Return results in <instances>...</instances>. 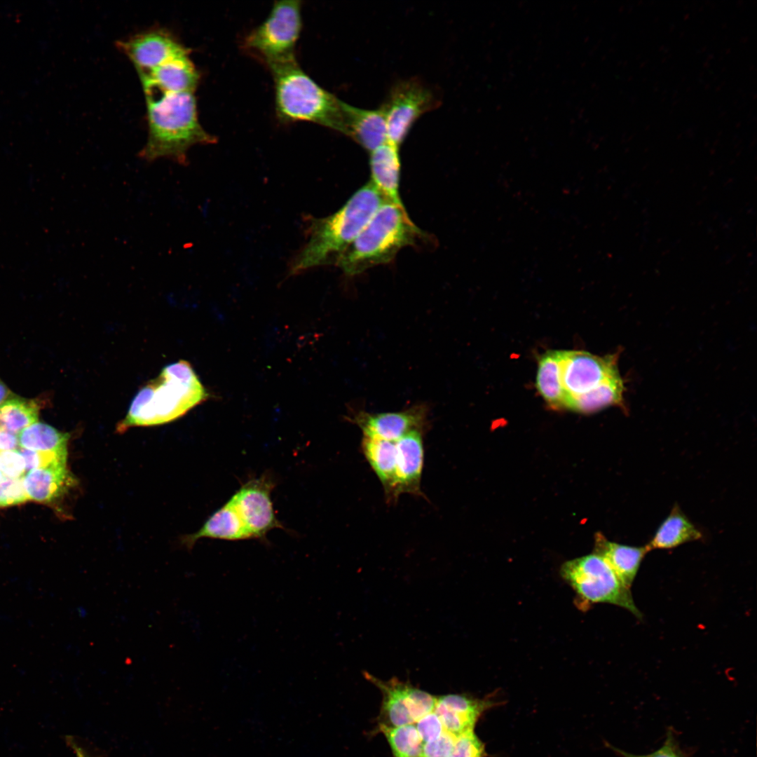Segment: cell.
I'll return each mask as SVG.
<instances>
[{"label":"cell","instance_id":"obj_1","mask_svg":"<svg viewBox=\"0 0 757 757\" xmlns=\"http://www.w3.org/2000/svg\"><path fill=\"white\" fill-rule=\"evenodd\" d=\"M388 201L369 182L335 213L308 220V240L293 259L289 275L313 267L336 264L378 209Z\"/></svg>","mask_w":757,"mask_h":757},{"label":"cell","instance_id":"obj_2","mask_svg":"<svg viewBox=\"0 0 757 757\" xmlns=\"http://www.w3.org/2000/svg\"><path fill=\"white\" fill-rule=\"evenodd\" d=\"M146 95L148 137L139 157L152 162L166 158L182 165L196 144H210L217 138L201 125L195 93H161Z\"/></svg>","mask_w":757,"mask_h":757},{"label":"cell","instance_id":"obj_3","mask_svg":"<svg viewBox=\"0 0 757 757\" xmlns=\"http://www.w3.org/2000/svg\"><path fill=\"white\" fill-rule=\"evenodd\" d=\"M208 396L189 362L179 360L170 364L139 389L116 431L120 433L132 427L171 422L205 401Z\"/></svg>","mask_w":757,"mask_h":757},{"label":"cell","instance_id":"obj_4","mask_svg":"<svg viewBox=\"0 0 757 757\" xmlns=\"http://www.w3.org/2000/svg\"><path fill=\"white\" fill-rule=\"evenodd\" d=\"M430 238L411 221L404 206L386 201L335 265L348 275H357L392 261L404 247L425 243Z\"/></svg>","mask_w":757,"mask_h":757},{"label":"cell","instance_id":"obj_5","mask_svg":"<svg viewBox=\"0 0 757 757\" xmlns=\"http://www.w3.org/2000/svg\"><path fill=\"white\" fill-rule=\"evenodd\" d=\"M269 69L274 83L275 113L280 121H306L343 133V101L319 86L297 60Z\"/></svg>","mask_w":757,"mask_h":757},{"label":"cell","instance_id":"obj_6","mask_svg":"<svg viewBox=\"0 0 757 757\" xmlns=\"http://www.w3.org/2000/svg\"><path fill=\"white\" fill-rule=\"evenodd\" d=\"M302 29L301 1H275L268 15L244 38L243 48L271 69L296 61Z\"/></svg>","mask_w":757,"mask_h":757},{"label":"cell","instance_id":"obj_7","mask_svg":"<svg viewBox=\"0 0 757 757\" xmlns=\"http://www.w3.org/2000/svg\"><path fill=\"white\" fill-rule=\"evenodd\" d=\"M562 578L576 592L584 606L607 603L628 610L641 618L630 588L625 586L605 559L596 553L565 562Z\"/></svg>","mask_w":757,"mask_h":757},{"label":"cell","instance_id":"obj_8","mask_svg":"<svg viewBox=\"0 0 757 757\" xmlns=\"http://www.w3.org/2000/svg\"><path fill=\"white\" fill-rule=\"evenodd\" d=\"M439 104L435 93L419 79L395 83L381 105L386 120L388 142L399 147L415 122Z\"/></svg>","mask_w":757,"mask_h":757},{"label":"cell","instance_id":"obj_9","mask_svg":"<svg viewBox=\"0 0 757 757\" xmlns=\"http://www.w3.org/2000/svg\"><path fill=\"white\" fill-rule=\"evenodd\" d=\"M363 674L382 695L378 725L397 727L414 724L434 711L437 697L409 682L395 677L383 681L367 671Z\"/></svg>","mask_w":757,"mask_h":757},{"label":"cell","instance_id":"obj_10","mask_svg":"<svg viewBox=\"0 0 757 757\" xmlns=\"http://www.w3.org/2000/svg\"><path fill=\"white\" fill-rule=\"evenodd\" d=\"M620 353L603 357L582 350H561V378L564 409L572 398L585 393L619 371Z\"/></svg>","mask_w":757,"mask_h":757},{"label":"cell","instance_id":"obj_11","mask_svg":"<svg viewBox=\"0 0 757 757\" xmlns=\"http://www.w3.org/2000/svg\"><path fill=\"white\" fill-rule=\"evenodd\" d=\"M116 46L132 62L139 76L145 75L174 57L190 54L168 29L151 28L116 42Z\"/></svg>","mask_w":757,"mask_h":757},{"label":"cell","instance_id":"obj_12","mask_svg":"<svg viewBox=\"0 0 757 757\" xmlns=\"http://www.w3.org/2000/svg\"><path fill=\"white\" fill-rule=\"evenodd\" d=\"M274 486L271 477L262 475L243 484L229 500L251 538L263 540L269 531L284 528L275 514L271 498Z\"/></svg>","mask_w":757,"mask_h":757},{"label":"cell","instance_id":"obj_13","mask_svg":"<svg viewBox=\"0 0 757 757\" xmlns=\"http://www.w3.org/2000/svg\"><path fill=\"white\" fill-rule=\"evenodd\" d=\"M428 411L425 404H416L405 410L393 412L357 411L347 419L360 428L364 437L397 441L414 430L425 432L428 426Z\"/></svg>","mask_w":757,"mask_h":757},{"label":"cell","instance_id":"obj_14","mask_svg":"<svg viewBox=\"0 0 757 757\" xmlns=\"http://www.w3.org/2000/svg\"><path fill=\"white\" fill-rule=\"evenodd\" d=\"M498 704L493 696L481 699L466 694H448L437 697L434 712L444 730L458 737L474 730L482 714Z\"/></svg>","mask_w":757,"mask_h":757},{"label":"cell","instance_id":"obj_15","mask_svg":"<svg viewBox=\"0 0 757 757\" xmlns=\"http://www.w3.org/2000/svg\"><path fill=\"white\" fill-rule=\"evenodd\" d=\"M189 55L170 59L149 74L139 76L144 93H195L200 74Z\"/></svg>","mask_w":757,"mask_h":757},{"label":"cell","instance_id":"obj_16","mask_svg":"<svg viewBox=\"0 0 757 757\" xmlns=\"http://www.w3.org/2000/svg\"><path fill=\"white\" fill-rule=\"evenodd\" d=\"M343 135L371 152L388 142L383 107L364 109L342 102Z\"/></svg>","mask_w":757,"mask_h":757},{"label":"cell","instance_id":"obj_17","mask_svg":"<svg viewBox=\"0 0 757 757\" xmlns=\"http://www.w3.org/2000/svg\"><path fill=\"white\" fill-rule=\"evenodd\" d=\"M423 432L414 430L395 441L397 497L403 493L422 495Z\"/></svg>","mask_w":757,"mask_h":757},{"label":"cell","instance_id":"obj_18","mask_svg":"<svg viewBox=\"0 0 757 757\" xmlns=\"http://www.w3.org/2000/svg\"><path fill=\"white\" fill-rule=\"evenodd\" d=\"M371 182L386 200L404 206L400 195L401 162L399 147L386 142L369 154Z\"/></svg>","mask_w":757,"mask_h":757},{"label":"cell","instance_id":"obj_19","mask_svg":"<svg viewBox=\"0 0 757 757\" xmlns=\"http://www.w3.org/2000/svg\"><path fill=\"white\" fill-rule=\"evenodd\" d=\"M362 453L379 479L388 501L397 500L395 441L362 437Z\"/></svg>","mask_w":757,"mask_h":757},{"label":"cell","instance_id":"obj_20","mask_svg":"<svg viewBox=\"0 0 757 757\" xmlns=\"http://www.w3.org/2000/svg\"><path fill=\"white\" fill-rule=\"evenodd\" d=\"M595 552L608 564L622 582L630 588L640 565L650 551L647 545L630 546L608 540L601 533L595 537Z\"/></svg>","mask_w":757,"mask_h":757},{"label":"cell","instance_id":"obj_21","mask_svg":"<svg viewBox=\"0 0 757 757\" xmlns=\"http://www.w3.org/2000/svg\"><path fill=\"white\" fill-rule=\"evenodd\" d=\"M22 480L28 498L45 503L61 497L74 482L67 465L32 470Z\"/></svg>","mask_w":757,"mask_h":757},{"label":"cell","instance_id":"obj_22","mask_svg":"<svg viewBox=\"0 0 757 757\" xmlns=\"http://www.w3.org/2000/svg\"><path fill=\"white\" fill-rule=\"evenodd\" d=\"M203 538L238 540L251 538V536L235 507L229 500L211 515L198 531L186 536L183 544L191 550L198 539Z\"/></svg>","mask_w":757,"mask_h":757},{"label":"cell","instance_id":"obj_23","mask_svg":"<svg viewBox=\"0 0 757 757\" xmlns=\"http://www.w3.org/2000/svg\"><path fill=\"white\" fill-rule=\"evenodd\" d=\"M625 382L617 371L589 391L571 399L565 409L585 414L594 413L611 406L625 409Z\"/></svg>","mask_w":757,"mask_h":757},{"label":"cell","instance_id":"obj_24","mask_svg":"<svg viewBox=\"0 0 757 757\" xmlns=\"http://www.w3.org/2000/svg\"><path fill=\"white\" fill-rule=\"evenodd\" d=\"M702 538V532L676 505L658 526L652 539L646 545L650 550H667L688 542L700 540Z\"/></svg>","mask_w":757,"mask_h":757},{"label":"cell","instance_id":"obj_25","mask_svg":"<svg viewBox=\"0 0 757 757\" xmlns=\"http://www.w3.org/2000/svg\"><path fill=\"white\" fill-rule=\"evenodd\" d=\"M536 388L545 402L553 409H564V393L561 378V350H550L538 363Z\"/></svg>","mask_w":757,"mask_h":757},{"label":"cell","instance_id":"obj_26","mask_svg":"<svg viewBox=\"0 0 757 757\" xmlns=\"http://www.w3.org/2000/svg\"><path fill=\"white\" fill-rule=\"evenodd\" d=\"M39 404L12 395L0 404V430L16 434L36 422Z\"/></svg>","mask_w":757,"mask_h":757},{"label":"cell","instance_id":"obj_27","mask_svg":"<svg viewBox=\"0 0 757 757\" xmlns=\"http://www.w3.org/2000/svg\"><path fill=\"white\" fill-rule=\"evenodd\" d=\"M69 435L43 423L36 422L18 435L21 448L37 451L67 452Z\"/></svg>","mask_w":757,"mask_h":757},{"label":"cell","instance_id":"obj_28","mask_svg":"<svg viewBox=\"0 0 757 757\" xmlns=\"http://www.w3.org/2000/svg\"><path fill=\"white\" fill-rule=\"evenodd\" d=\"M386 738L393 757H423V742L414 724L397 727L378 725Z\"/></svg>","mask_w":757,"mask_h":757},{"label":"cell","instance_id":"obj_29","mask_svg":"<svg viewBox=\"0 0 757 757\" xmlns=\"http://www.w3.org/2000/svg\"><path fill=\"white\" fill-rule=\"evenodd\" d=\"M19 452L25 463V470L67 465V452L37 451L20 448Z\"/></svg>","mask_w":757,"mask_h":757},{"label":"cell","instance_id":"obj_30","mask_svg":"<svg viewBox=\"0 0 757 757\" xmlns=\"http://www.w3.org/2000/svg\"><path fill=\"white\" fill-rule=\"evenodd\" d=\"M486 756L484 744L474 730H470L457 737L453 749L448 757H485Z\"/></svg>","mask_w":757,"mask_h":757},{"label":"cell","instance_id":"obj_31","mask_svg":"<svg viewBox=\"0 0 757 757\" xmlns=\"http://www.w3.org/2000/svg\"><path fill=\"white\" fill-rule=\"evenodd\" d=\"M27 499L22 478L0 479V507L20 504Z\"/></svg>","mask_w":757,"mask_h":757},{"label":"cell","instance_id":"obj_32","mask_svg":"<svg viewBox=\"0 0 757 757\" xmlns=\"http://www.w3.org/2000/svg\"><path fill=\"white\" fill-rule=\"evenodd\" d=\"M615 753L621 757H688L678 745L674 734L669 732L663 744L655 751L644 755H636L627 753L621 749L608 745Z\"/></svg>","mask_w":757,"mask_h":757},{"label":"cell","instance_id":"obj_33","mask_svg":"<svg viewBox=\"0 0 757 757\" xmlns=\"http://www.w3.org/2000/svg\"><path fill=\"white\" fill-rule=\"evenodd\" d=\"M25 471V463L20 452L16 450L0 451V472L5 477L22 478Z\"/></svg>","mask_w":757,"mask_h":757},{"label":"cell","instance_id":"obj_34","mask_svg":"<svg viewBox=\"0 0 757 757\" xmlns=\"http://www.w3.org/2000/svg\"><path fill=\"white\" fill-rule=\"evenodd\" d=\"M456 738L457 736L444 730L436 739L424 743L423 757H448Z\"/></svg>","mask_w":757,"mask_h":757},{"label":"cell","instance_id":"obj_35","mask_svg":"<svg viewBox=\"0 0 757 757\" xmlns=\"http://www.w3.org/2000/svg\"><path fill=\"white\" fill-rule=\"evenodd\" d=\"M416 724V728L423 743L436 739L444 730L441 720L434 711L421 718Z\"/></svg>","mask_w":757,"mask_h":757},{"label":"cell","instance_id":"obj_36","mask_svg":"<svg viewBox=\"0 0 757 757\" xmlns=\"http://www.w3.org/2000/svg\"><path fill=\"white\" fill-rule=\"evenodd\" d=\"M18 445V437L13 433L0 430V451H15Z\"/></svg>","mask_w":757,"mask_h":757},{"label":"cell","instance_id":"obj_37","mask_svg":"<svg viewBox=\"0 0 757 757\" xmlns=\"http://www.w3.org/2000/svg\"><path fill=\"white\" fill-rule=\"evenodd\" d=\"M12 395L11 392L0 378V404Z\"/></svg>","mask_w":757,"mask_h":757},{"label":"cell","instance_id":"obj_38","mask_svg":"<svg viewBox=\"0 0 757 757\" xmlns=\"http://www.w3.org/2000/svg\"><path fill=\"white\" fill-rule=\"evenodd\" d=\"M1 472H0V479H1Z\"/></svg>","mask_w":757,"mask_h":757}]
</instances>
